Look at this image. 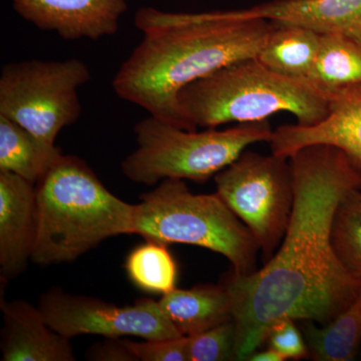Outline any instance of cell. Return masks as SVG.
Returning a JSON list of instances; mask_svg holds the SVG:
<instances>
[{"instance_id": "6da1fadb", "label": "cell", "mask_w": 361, "mask_h": 361, "mask_svg": "<svg viewBox=\"0 0 361 361\" xmlns=\"http://www.w3.org/2000/svg\"><path fill=\"white\" fill-rule=\"evenodd\" d=\"M293 171L290 222L262 269L224 278L237 339L234 360H247L267 341L273 323L289 317L326 324L361 292V280L337 257L331 242L341 199L361 190V171L329 145H312L289 158Z\"/></svg>"}, {"instance_id": "7a4b0ae2", "label": "cell", "mask_w": 361, "mask_h": 361, "mask_svg": "<svg viewBox=\"0 0 361 361\" xmlns=\"http://www.w3.org/2000/svg\"><path fill=\"white\" fill-rule=\"evenodd\" d=\"M141 42L116 71L113 89L149 116L188 130L180 90L226 68L256 58L274 28L263 18H237L230 11L169 13L142 7L135 14Z\"/></svg>"}, {"instance_id": "3957f363", "label": "cell", "mask_w": 361, "mask_h": 361, "mask_svg": "<svg viewBox=\"0 0 361 361\" xmlns=\"http://www.w3.org/2000/svg\"><path fill=\"white\" fill-rule=\"evenodd\" d=\"M35 191L37 264L73 262L106 239L134 234L135 205L111 193L77 156L59 157Z\"/></svg>"}, {"instance_id": "277c9868", "label": "cell", "mask_w": 361, "mask_h": 361, "mask_svg": "<svg viewBox=\"0 0 361 361\" xmlns=\"http://www.w3.org/2000/svg\"><path fill=\"white\" fill-rule=\"evenodd\" d=\"M183 113L195 128L253 123L287 111L300 126L329 115L330 99L308 80L285 77L256 58L243 59L180 90Z\"/></svg>"}, {"instance_id": "5b68a950", "label": "cell", "mask_w": 361, "mask_h": 361, "mask_svg": "<svg viewBox=\"0 0 361 361\" xmlns=\"http://www.w3.org/2000/svg\"><path fill=\"white\" fill-rule=\"evenodd\" d=\"M140 199L134 234L165 246L209 249L227 258L237 275L257 270V241L217 193L193 194L184 180L167 179Z\"/></svg>"}, {"instance_id": "8992f818", "label": "cell", "mask_w": 361, "mask_h": 361, "mask_svg": "<svg viewBox=\"0 0 361 361\" xmlns=\"http://www.w3.org/2000/svg\"><path fill=\"white\" fill-rule=\"evenodd\" d=\"M137 148L122 161L123 174L137 184L167 179L205 183L224 170L251 145L269 142L267 121L240 123L231 129L188 130L153 116L135 125Z\"/></svg>"}, {"instance_id": "52a82bcc", "label": "cell", "mask_w": 361, "mask_h": 361, "mask_svg": "<svg viewBox=\"0 0 361 361\" xmlns=\"http://www.w3.org/2000/svg\"><path fill=\"white\" fill-rule=\"evenodd\" d=\"M90 78L89 66L78 59L7 63L0 73V116L54 145L82 116L78 90Z\"/></svg>"}, {"instance_id": "ba28073f", "label": "cell", "mask_w": 361, "mask_h": 361, "mask_svg": "<svg viewBox=\"0 0 361 361\" xmlns=\"http://www.w3.org/2000/svg\"><path fill=\"white\" fill-rule=\"evenodd\" d=\"M217 193L250 230L265 262L281 245L293 208L290 160L244 151L214 177Z\"/></svg>"}, {"instance_id": "9c48e42d", "label": "cell", "mask_w": 361, "mask_h": 361, "mask_svg": "<svg viewBox=\"0 0 361 361\" xmlns=\"http://www.w3.org/2000/svg\"><path fill=\"white\" fill-rule=\"evenodd\" d=\"M39 310L47 325L68 339L84 334L106 338L137 336L144 341L183 336L154 299L142 298L134 305L118 306L54 288L42 295Z\"/></svg>"}, {"instance_id": "30bf717a", "label": "cell", "mask_w": 361, "mask_h": 361, "mask_svg": "<svg viewBox=\"0 0 361 361\" xmlns=\"http://www.w3.org/2000/svg\"><path fill=\"white\" fill-rule=\"evenodd\" d=\"M11 4L23 20L66 40L113 37L128 11L126 0H11Z\"/></svg>"}, {"instance_id": "8fae6325", "label": "cell", "mask_w": 361, "mask_h": 361, "mask_svg": "<svg viewBox=\"0 0 361 361\" xmlns=\"http://www.w3.org/2000/svg\"><path fill=\"white\" fill-rule=\"evenodd\" d=\"M274 155L290 158L312 145H329L343 152L361 171V87L338 92L330 99L329 115L312 126L284 125L269 140Z\"/></svg>"}, {"instance_id": "7c38bea8", "label": "cell", "mask_w": 361, "mask_h": 361, "mask_svg": "<svg viewBox=\"0 0 361 361\" xmlns=\"http://www.w3.org/2000/svg\"><path fill=\"white\" fill-rule=\"evenodd\" d=\"M37 234L35 185L0 172V269L4 279L20 275L32 259Z\"/></svg>"}, {"instance_id": "4fadbf2b", "label": "cell", "mask_w": 361, "mask_h": 361, "mask_svg": "<svg viewBox=\"0 0 361 361\" xmlns=\"http://www.w3.org/2000/svg\"><path fill=\"white\" fill-rule=\"evenodd\" d=\"M238 18H263L336 33L361 44V0H271L250 8L231 11Z\"/></svg>"}, {"instance_id": "5bb4252c", "label": "cell", "mask_w": 361, "mask_h": 361, "mask_svg": "<svg viewBox=\"0 0 361 361\" xmlns=\"http://www.w3.org/2000/svg\"><path fill=\"white\" fill-rule=\"evenodd\" d=\"M4 361H75L71 339L45 322L39 307L23 300L2 301Z\"/></svg>"}, {"instance_id": "9a60e30c", "label": "cell", "mask_w": 361, "mask_h": 361, "mask_svg": "<svg viewBox=\"0 0 361 361\" xmlns=\"http://www.w3.org/2000/svg\"><path fill=\"white\" fill-rule=\"evenodd\" d=\"M183 336H193L233 319L231 298L225 284H200L174 289L158 301Z\"/></svg>"}, {"instance_id": "2e32d148", "label": "cell", "mask_w": 361, "mask_h": 361, "mask_svg": "<svg viewBox=\"0 0 361 361\" xmlns=\"http://www.w3.org/2000/svg\"><path fill=\"white\" fill-rule=\"evenodd\" d=\"M274 23L258 59L285 77L310 80L319 52L322 33L305 26Z\"/></svg>"}, {"instance_id": "e0dca14e", "label": "cell", "mask_w": 361, "mask_h": 361, "mask_svg": "<svg viewBox=\"0 0 361 361\" xmlns=\"http://www.w3.org/2000/svg\"><path fill=\"white\" fill-rule=\"evenodd\" d=\"M61 155L56 145L0 116V172L13 173L35 185Z\"/></svg>"}, {"instance_id": "ac0fdd59", "label": "cell", "mask_w": 361, "mask_h": 361, "mask_svg": "<svg viewBox=\"0 0 361 361\" xmlns=\"http://www.w3.org/2000/svg\"><path fill=\"white\" fill-rule=\"evenodd\" d=\"M308 82L329 99L343 90L361 87V44L336 33H323Z\"/></svg>"}, {"instance_id": "d6986e66", "label": "cell", "mask_w": 361, "mask_h": 361, "mask_svg": "<svg viewBox=\"0 0 361 361\" xmlns=\"http://www.w3.org/2000/svg\"><path fill=\"white\" fill-rule=\"evenodd\" d=\"M304 336L314 360H355L361 343V292L345 310L326 324L316 326L315 322H307Z\"/></svg>"}, {"instance_id": "ffe728a7", "label": "cell", "mask_w": 361, "mask_h": 361, "mask_svg": "<svg viewBox=\"0 0 361 361\" xmlns=\"http://www.w3.org/2000/svg\"><path fill=\"white\" fill-rule=\"evenodd\" d=\"M126 270L142 290L165 295L176 289L177 264L167 246L146 241L130 252Z\"/></svg>"}, {"instance_id": "44dd1931", "label": "cell", "mask_w": 361, "mask_h": 361, "mask_svg": "<svg viewBox=\"0 0 361 361\" xmlns=\"http://www.w3.org/2000/svg\"><path fill=\"white\" fill-rule=\"evenodd\" d=\"M331 242L342 264L361 280V190L348 192L339 202Z\"/></svg>"}, {"instance_id": "7402d4cb", "label": "cell", "mask_w": 361, "mask_h": 361, "mask_svg": "<svg viewBox=\"0 0 361 361\" xmlns=\"http://www.w3.org/2000/svg\"><path fill=\"white\" fill-rule=\"evenodd\" d=\"M190 361H224L235 357L237 330L234 320L189 336Z\"/></svg>"}, {"instance_id": "603a6c76", "label": "cell", "mask_w": 361, "mask_h": 361, "mask_svg": "<svg viewBox=\"0 0 361 361\" xmlns=\"http://www.w3.org/2000/svg\"><path fill=\"white\" fill-rule=\"evenodd\" d=\"M189 336L165 341H126L137 361H190Z\"/></svg>"}, {"instance_id": "cb8c5ba5", "label": "cell", "mask_w": 361, "mask_h": 361, "mask_svg": "<svg viewBox=\"0 0 361 361\" xmlns=\"http://www.w3.org/2000/svg\"><path fill=\"white\" fill-rule=\"evenodd\" d=\"M266 342L269 343V348L283 356L285 360H302L310 355L307 344L292 318H280L273 323Z\"/></svg>"}, {"instance_id": "d4e9b609", "label": "cell", "mask_w": 361, "mask_h": 361, "mask_svg": "<svg viewBox=\"0 0 361 361\" xmlns=\"http://www.w3.org/2000/svg\"><path fill=\"white\" fill-rule=\"evenodd\" d=\"M87 358L97 361H137L126 341L120 338H106L102 343L92 346L87 351Z\"/></svg>"}, {"instance_id": "484cf974", "label": "cell", "mask_w": 361, "mask_h": 361, "mask_svg": "<svg viewBox=\"0 0 361 361\" xmlns=\"http://www.w3.org/2000/svg\"><path fill=\"white\" fill-rule=\"evenodd\" d=\"M247 360L250 361H283L285 358L283 356L280 355L279 353H277L275 349L268 348L266 350H256L254 351L253 353Z\"/></svg>"}]
</instances>
